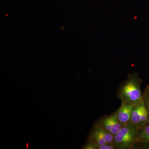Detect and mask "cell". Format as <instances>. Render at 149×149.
<instances>
[{
	"label": "cell",
	"instance_id": "4",
	"mask_svg": "<svg viewBox=\"0 0 149 149\" xmlns=\"http://www.w3.org/2000/svg\"><path fill=\"white\" fill-rule=\"evenodd\" d=\"M114 136L104 130L97 123H95L90 133L89 139L99 145L113 144Z\"/></svg>",
	"mask_w": 149,
	"mask_h": 149
},
{
	"label": "cell",
	"instance_id": "5",
	"mask_svg": "<svg viewBox=\"0 0 149 149\" xmlns=\"http://www.w3.org/2000/svg\"><path fill=\"white\" fill-rule=\"evenodd\" d=\"M95 123L114 136L119 132L123 126L118 120L114 113L102 116Z\"/></svg>",
	"mask_w": 149,
	"mask_h": 149
},
{
	"label": "cell",
	"instance_id": "2",
	"mask_svg": "<svg viewBox=\"0 0 149 149\" xmlns=\"http://www.w3.org/2000/svg\"><path fill=\"white\" fill-rule=\"evenodd\" d=\"M139 128L132 123L123 125L114 136L113 144L115 149H130L137 144Z\"/></svg>",
	"mask_w": 149,
	"mask_h": 149
},
{
	"label": "cell",
	"instance_id": "7",
	"mask_svg": "<svg viewBox=\"0 0 149 149\" xmlns=\"http://www.w3.org/2000/svg\"><path fill=\"white\" fill-rule=\"evenodd\" d=\"M138 143L149 146V125H146L139 129L136 144Z\"/></svg>",
	"mask_w": 149,
	"mask_h": 149
},
{
	"label": "cell",
	"instance_id": "9",
	"mask_svg": "<svg viewBox=\"0 0 149 149\" xmlns=\"http://www.w3.org/2000/svg\"><path fill=\"white\" fill-rule=\"evenodd\" d=\"M146 125H149V116L148 118V120H147Z\"/></svg>",
	"mask_w": 149,
	"mask_h": 149
},
{
	"label": "cell",
	"instance_id": "6",
	"mask_svg": "<svg viewBox=\"0 0 149 149\" xmlns=\"http://www.w3.org/2000/svg\"><path fill=\"white\" fill-rule=\"evenodd\" d=\"M133 106L121 103L119 108L114 113L120 124L123 125L130 122Z\"/></svg>",
	"mask_w": 149,
	"mask_h": 149
},
{
	"label": "cell",
	"instance_id": "8",
	"mask_svg": "<svg viewBox=\"0 0 149 149\" xmlns=\"http://www.w3.org/2000/svg\"><path fill=\"white\" fill-rule=\"evenodd\" d=\"M143 101L149 111V85H146L144 90Z\"/></svg>",
	"mask_w": 149,
	"mask_h": 149
},
{
	"label": "cell",
	"instance_id": "1",
	"mask_svg": "<svg viewBox=\"0 0 149 149\" xmlns=\"http://www.w3.org/2000/svg\"><path fill=\"white\" fill-rule=\"evenodd\" d=\"M142 80L137 72L128 74V78L118 87L117 96L121 103L136 106L143 101V94L141 90Z\"/></svg>",
	"mask_w": 149,
	"mask_h": 149
},
{
	"label": "cell",
	"instance_id": "3",
	"mask_svg": "<svg viewBox=\"0 0 149 149\" xmlns=\"http://www.w3.org/2000/svg\"><path fill=\"white\" fill-rule=\"evenodd\" d=\"M149 116V111L143 101L133 107L131 112L130 122L139 129L146 125Z\"/></svg>",
	"mask_w": 149,
	"mask_h": 149
}]
</instances>
